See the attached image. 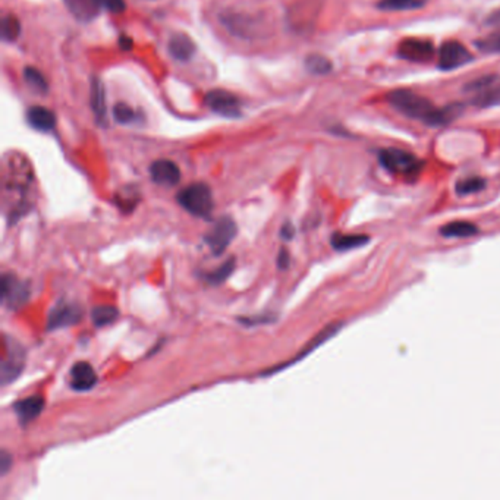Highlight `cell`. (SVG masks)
<instances>
[{"label":"cell","mask_w":500,"mask_h":500,"mask_svg":"<svg viewBox=\"0 0 500 500\" xmlns=\"http://www.w3.org/2000/svg\"><path fill=\"white\" fill-rule=\"evenodd\" d=\"M387 100L392 107L405 116L423 120L430 127H443L458 118L462 112V104L455 103L437 109L429 99L410 90H395L389 92Z\"/></svg>","instance_id":"obj_1"},{"label":"cell","mask_w":500,"mask_h":500,"mask_svg":"<svg viewBox=\"0 0 500 500\" xmlns=\"http://www.w3.org/2000/svg\"><path fill=\"white\" fill-rule=\"evenodd\" d=\"M471 104L477 107H492L500 104V75H484L468 83L464 88Z\"/></svg>","instance_id":"obj_2"},{"label":"cell","mask_w":500,"mask_h":500,"mask_svg":"<svg viewBox=\"0 0 500 500\" xmlns=\"http://www.w3.org/2000/svg\"><path fill=\"white\" fill-rule=\"evenodd\" d=\"M178 202L193 216L202 218H209L214 207L210 188L201 182H195L183 188L178 194Z\"/></svg>","instance_id":"obj_3"},{"label":"cell","mask_w":500,"mask_h":500,"mask_svg":"<svg viewBox=\"0 0 500 500\" xmlns=\"http://www.w3.org/2000/svg\"><path fill=\"white\" fill-rule=\"evenodd\" d=\"M380 165L389 170L390 174L402 176H415L419 169L423 167L414 154L399 150V148H386L379 153Z\"/></svg>","instance_id":"obj_4"},{"label":"cell","mask_w":500,"mask_h":500,"mask_svg":"<svg viewBox=\"0 0 500 500\" xmlns=\"http://www.w3.org/2000/svg\"><path fill=\"white\" fill-rule=\"evenodd\" d=\"M235 237H237V223L233 222L230 217H221L213 225L211 230L207 233L204 241L214 256H221L226 251L232 239Z\"/></svg>","instance_id":"obj_5"},{"label":"cell","mask_w":500,"mask_h":500,"mask_svg":"<svg viewBox=\"0 0 500 500\" xmlns=\"http://www.w3.org/2000/svg\"><path fill=\"white\" fill-rule=\"evenodd\" d=\"M5 359L2 363V383L8 384L17 379L24 370L25 366V354L24 348L17 340L11 338H5Z\"/></svg>","instance_id":"obj_6"},{"label":"cell","mask_w":500,"mask_h":500,"mask_svg":"<svg viewBox=\"0 0 500 500\" xmlns=\"http://www.w3.org/2000/svg\"><path fill=\"white\" fill-rule=\"evenodd\" d=\"M473 60L471 52L459 41L450 40L442 44L439 52V68L442 71H452L461 68Z\"/></svg>","instance_id":"obj_7"},{"label":"cell","mask_w":500,"mask_h":500,"mask_svg":"<svg viewBox=\"0 0 500 500\" xmlns=\"http://www.w3.org/2000/svg\"><path fill=\"white\" fill-rule=\"evenodd\" d=\"M398 55L415 64H427L434 57V46L424 39H405L398 46Z\"/></svg>","instance_id":"obj_8"},{"label":"cell","mask_w":500,"mask_h":500,"mask_svg":"<svg viewBox=\"0 0 500 500\" xmlns=\"http://www.w3.org/2000/svg\"><path fill=\"white\" fill-rule=\"evenodd\" d=\"M81 317H83V308L80 305L74 303L60 301L50 311L48 319V331H57V329H65V327L69 326H75L76 323H80Z\"/></svg>","instance_id":"obj_9"},{"label":"cell","mask_w":500,"mask_h":500,"mask_svg":"<svg viewBox=\"0 0 500 500\" xmlns=\"http://www.w3.org/2000/svg\"><path fill=\"white\" fill-rule=\"evenodd\" d=\"M29 298V288L13 275L2 277V301L9 310H20Z\"/></svg>","instance_id":"obj_10"},{"label":"cell","mask_w":500,"mask_h":500,"mask_svg":"<svg viewBox=\"0 0 500 500\" xmlns=\"http://www.w3.org/2000/svg\"><path fill=\"white\" fill-rule=\"evenodd\" d=\"M206 103L213 112L225 118H238L241 115V102L237 96L225 90H213L207 92Z\"/></svg>","instance_id":"obj_11"},{"label":"cell","mask_w":500,"mask_h":500,"mask_svg":"<svg viewBox=\"0 0 500 500\" xmlns=\"http://www.w3.org/2000/svg\"><path fill=\"white\" fill-rule=\"evenodd\" d=\"M71 386L76 392H87L97 384V374L88 363L80 361L72 366L71 371Z\"/></svg>","instance_id":"obj_12"},{"label":"cell","mask_w":500,"mask_h":500,"mask_svg":"<svg viewBox=\"0 0 500 500\" xmlns=\"http://www.w3.org/2000/svg\"><path fill=\"white\" fill-rule=\"evenodd\" d=\"M150 175L151 179L165 186H174L181 181V170L176 163L170 160H155L150 166Z\"/></svg>","instance_id":"obj_13"},{"label":"cell","mask_w":500,"mask_h":500,"mask_svg":"<svg viewBox=\"0 0 500 500\" xmlns=\"http://www.w3.org/2000/svg\"><path fill=\"white\" fill-rule=\"evenodd\" d=\"M44 408V398L40 395H33L25 398L13 405V411L17 414L21 426H27L31 421H34Z\"/></svg>","instance_id":"obj_14"},{"label":"cell","mask_w":500,"mask_h":500,"mask_svg":"<svg viewBox=\"0 0 500 500\" xmlns=\"http://www.w3.org/2000/svg\"><path fill=\"white\" fill-rule=\"evenodd\" d=\"M27 120L31 125V128L40 132H49L56 127L55 113L43 106H33L28 109Z\"/></svg>","instance_id":"obj_15"},{"label":"cell","mask_w":500,"mask_h":500,"mask_svg":"<svg viewBox=\"0 0 500 500\" xmlns=\"http://www.w3.org/2000/svg\"><path fill=\"white\" fill-rule=\"evenodd\" d=\"M65 5L76 20L84 22L95 20L103 6L102 0H65Z\"/></svg>","instance_id":"obj_16"},{"label":"cell","mask_w":500,"mask_h":500,"mask_svg":"<svg viewBox=\"0 0 500 500\" xmlns=\"http://www.w3.org/2000/svg\"><path fill=\"white\" fill-rule=\"evenodd\" d=\"M340 323H332V324H329V326H327L326 327V329L324 331H321L314 339H312L310 343H308V345L303 349V352L298 355V356H296L295 359H292V361L291 363H288V364H284V366H279V367H276V368H273L272 371L269 370L268 373H264V376H269V374H273V373H277L279 370H282V368H285V367H288V366H291V364H293V363H296V361H300V359L303 358V356H305V355H308L311 351H314L316 348H319L320 345H321V343H324L327 339H331L333 335H336L338 333V331L340 329Z\"/></svg>","instance_id":"obj_17"},{"label":"cell","mask_w":500,"mask_h":500,"mask_svg":"<svg viewBox=\"0 0 500 500\" xmlns=\"http://www.w3.org/2000/svg\"><path fill=\"white\" fill-rule=\"evenodd\" d=\"M169 52L176 60H190L195 53V43L186 34H176L169 41Z\"/></svg>","instance_id":"obj_18"},{"label":"cell","mask_w":500,"mask_h":500,"mask_svg":"<svg viewBox=\"0 0 500 500\" xmlns=\"http://www.w3.org/2000/svg\"><path fill=\"white\" fill-rule=\"evenodd\" d=\"M91 109L99 122H104L106 118V96L102 83L95 78L91 83Z\"/></svg>","instance_id":"obj_19"},{"label":"cell","mask_w":500,"mask_h":500,"mask_svg":"<svg viewBox=\"0 0 500 500\" xmlns=\"http://www.w3.org/2000/svg\"><path fill=\"white\" fill-rule=\"evenodd\" d=\"M440 233L446 238H468L478 233V228L470 222H452L440 229Z\"/></svg>","instance_id":"obj_20"},{"label":"cell","mask_w":500,"mask_h":500,"mask_svg":"<svg viewBox=\"0 0 500 500\" xmlns=\"http://www.w3.org/2000/svg\"><path fill=\"white\" fill-rule=\"evenodd\" d=\"M119 317V310L113 305H99L92 308L91 311V320L96 327H104L116 321Z\"/></svg>","instance_id":"obj_21"},{"label":"cell","mask_w":500,"mask_h":500,"mask_svg":"<svg viewBox=\"0 0 500 500\" xmlns=\"http://www.w3.org/2000/svg\"><path fill=\"white\" fill-rule=\"evenodd\" d=\"M427 0H380L377 4L379 9L390 11V12H402V11H414L426 6Z\"/></svg>","instance_id":"obj_22"},{"label":"cell","mask_w":500,"mask_h":500,"mask_svg":"<svg viewBox=\"0 0 500 500\" xmlns=\"http://www.w3.org/2000/svg\"><path fill=\"white\" fill-rule=\"evenodd\" d=\"M368 239L370 238L366 235H343V233H336V235L332 237V245L338 251H347V249L366 245Z\"/></svg>","instance_id":"obj_23"},{"label":"cell","mask_w":500,"mask_h":500,"mask_svg":"<svg viewBox=\"0 0 500 500\" xmlns=\"http://www.w3.org/2000/svg\"><path fill=\"white\" fill-rule=\"evenodd\" d=\"M233 269H235V258H229L217 270L202 275V279L207 280V282L211 285H221L230 276Z\"/></svg>","instance_id":"obj_24"},{"label":"cell","mask_w":500,"mask_h":500,"mask_svg":"<svg viewBox=\"0 0 500 500\" xmlns=\"http://www.w3.org/2000/svg\"><path fill=\"white\" fill-rule=\"evenodd\" d=\"M305 65L311 74H317V75H324V74H329L332 71L331 60L321 55L308 56L305 59Z\"/></svg>","instance_id":"obj_25"},{"label":"cell","mask_w":500,"mask_h":500,"mask_svg":"<svg viewBox=\"0 0 500 500\" xmlns=\"http://www.w3.org/2000/svg\"><path fill=\"white\" fill-rule=\"evenodd\" d=\"M486 186V181L481 178H466L457 183V194L458 195H470L480 193Z\"/></svg>","instance_id":"obj_26"},{"label":"cell","mask_w":500,"mask_h":500,"mask_svg":"<svg viewBox=\"0 0 500 500\" xmlns=\"http://www.w3.org/2000/svg\"><path fill=\"white\" fill-rule=\"evenodd\" d=\"M21 34V24L20 21L13 17V15H8L2 21V37L5 41H13L17 40L18 36Z\"/></svg>","instance_id":"obj_27"},{"label":"cell","mask_w":500,"mask_h":500,"mask_svg":"<svg viewBox=\"0 0 500 500\" xmlns=\"http://www.w3.org/2000/svg\"><path fill=\"white\" fill-rule=\"evenodd\" d=\"M24 78H25L27 84L31 88H34L36 91H40V92L48 91V83H46L44 76L41 75V72L39 69H36V68H25Z\"/></svg>","instance_id":"obj_28"},{"label":"cell","mask_w":500,"mask_h":500,"mask_svg":"<svg viewBox=\"0 0 500 500\" xmlns=\"http://www.w3.org/2000/svg\"><path fill=\"white\" fill-rule=\"evenodd\" d=\"M113 118L116 122H119L122 125H130V123H134L138 120V113L128 104L119 103L113 107Z\"/></svg>","instance_id":"obj_29"},{"label":"cell","mask_w":500,"mask_h":500,"mask_svg":"<svg viewBox=\"0 0 500 500\" xmlns=\"http://www.w3.org/2000/svg\"><path fill=\"white\" fill-rule=\"evenodd\" d=\"M478 50L484 53H500V31L492 33L484 39L478 40L477 43Z\"/></svg>","instance_id":"obj_30"},{"label":"cell","mask_w":500,"mask_h":500,"mask_svg":"<svg viewBox=\"0 0 500 500\" xmlns=\"http://www.w3.org/2000/svg\"><path fill=\"white\" fill-rule=\"evenodd\" d=\"M102 5L113 13H120L125 11V0H102Z\"/></svg>","instance_id":"obj_31"},{"label":"cell","mask_w":500,"mask_h":500,"mask_svg":"<svg viewBox=\"0 0 500 500\" xmlns=\"http://www.w3.org/2000/svg\"><path fill=\"white\" fill-rule=\"evenodd\" d=\"M277 265L279 269H286L289 265V254L285 248H282L279 251V257H277Z\"/></svg>","instance_id":"obj_32"},{"label":"cell","mask_w":500,"mask_h":500,"mask_svg":"<svg viewBox=\"0 0 500 500\" xmlns=\"http://www.w3.org/2000/svg\"><path fill=\"white\" fill-rule=\"evenodd\" d=\"M0 465H2V474L5 475L12 465V458L8 452H2V457H0Z\"/></svg>","instance_id":"obj_33"},{"label":"cell","mask_w":500,"mask_h":500,"mask_svg":"<svg viewBox=\"0 0 500 500\" xmlns=\"http://www.w3.org/2000/svg\"><path fill=\"white\" fill-rule=\"evenodd\" d=\"M280 237L284 239H291L293 237V228L291 226V223H286L280 229Z\"/></svg>","instance_id":"obj_34"}]
</instances>
